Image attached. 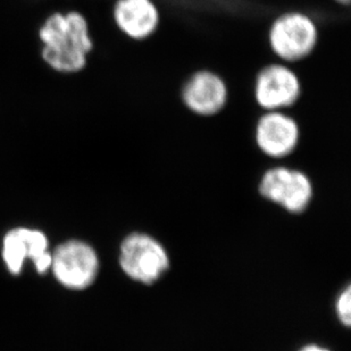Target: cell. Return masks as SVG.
Here are the masks:
<instances>
[{
	"instance_id": "obj_1",
	"label": "cell",
	"mask_w": 351,
	"mask_h": 351,
	"mask_svg": "<svg viewBox=\"0 0 351 351\" xmlns=\"http://www.w3.org/2000/svg\"><path fill=\"white\" fill-rule=\"evenodd\" d=\"M43 57L53 70L73 73L86 67L93 48L86 17L77 12L55 14L40 30Z\"/></svg>"
},
{
	"instance_id": "obj_2",
	"label": "cell",
	"mask_w": 351,
	"mask_h": 351,
	"mask_svg": "<svg viewBox=\"0 0 351 351\" xmlns=\"http://www.w3.org/2000/svg\"><path fill=\"white\" fill-rule=\"evenodd\" d=\"M321 29L314 17L302 10H287L275 16L267 29V45L275 60L297 65L317 49Z\"/></svg>"
},
{
	"instance_id": "obj_3",
	"label": "cell",
	"mask_w": 351,
	"mask_h": 351,
	"mask_svg": "<svg viewBox=\"0 0 351 351\" xmlns=\"http://www.w3.org/2000/svg\"><path fill=\"white\" fill-rule=\"evenodd\" d=\"M302 81L293 65L273 60L256 73L252 82V98L262 112L289 110L299 103Z\"/></svg>"
},
{
	"instance_id": "obj_4",
	"label": "cell",
	"mask_w": 351,
	"mask_h": 351,
	"mask_svg": "<svg viewBox=\"0 0 351 351\" xmlns=\"http://www.w3.org/2000/svg\"><path fill=\"white\" fill-rule=\"evenodd\" d=\"M180 99L195 117L213 119L222 113L229 104V83L212 69H199L184 80L180 89Z\"/></svg>"
},
{
	"instance_id": "obj_5",
	"label": "cell",
	"mask_w": 351,
	"mask_h": 351,
	"mask_svg": "<svg viewBox=\"0 0 351 351\" xmlns=\"http://www.w3.org/2000/svg\"><path fill=\"white\" fill-rule=\"evenodd\" d=\"M119 265L134 281L153 285L169 269V258L156 239L145 233H132L121 245Z\"/></svg>"
},
{
	"instance_id": "obj_6",
	"label": "cell",
	"mask_w": 351,
	"mask_h": 351,
	"mask_svg": "<svg viewBox=\"0 0 351 351\" xmlns=\"http://www.w3.org/2000/svg\"><path fill=\"white\" fill-rule=\"evenodd\" d=\"M302 128L288 110L262 112L254 124V139L261 153L273 159L290 156L298 147Z\"/></svg>"
},
{
	"instance_id": "obj_7",
	"label": "cell",
	"mask_w": 351,
	"mask_h": 351,
	"mask_svg": "<svg viewBox=\"0 0 351 351\" xmlns=\"http://www.w3.org/2000/svg\"><path fill=\"white\" fill-rule=\"evenodd\" d=\"M259 191L263 197L293 214L304 212L313 197V186L308 176L287 166L267 169L263 174Z\"/></svg>"
},
{
	"instance_id": "obj_8",
	"label": "cell",
	"mask_w": 351,
	"mask_h": 351,
	"mask_svg": "<svg viewBox=\"0 0 351 351\" xmlns=\"http://www.w3.org/2000/svg\"><path fill=\"white\" fill-rule=\"evenodd\" d=\"M57 280L71 289H84L96 278L99 262L89 245L70 241L60 245L51 255V266Z\"/></svg>"
},
{
	"instance_id": "obj_9",
	"label": "cell",
	"mask_w": 351,
	"mask_h": 351,
	"mask_svg": "<svg viewBox=\"0 0 351 351\" xmlns=\"http://www.w3.org/2000/svg\"><path fill=\"white\" fill-rule=\"evenodd\" d=\"M113 19L121 34L136 43L156 34L162 23V12L155 0H117Z\"/></svg>"
},
{
	"instance_id": "obj_10",
	"label": "cell",
	"mask_w": 351,
	"mask_h": 351,
	"mask_svg": "<svg viewBox=\"0 0 351 351\" xmlns=\"http://www.w3.org/2000/svg\"><path fill=\"white\" fill-rule=\"evenodd\" d=\"M43 233L29 229H15L7 233L3 240V256L7 267L14 274L20 273L24 261L30 258L39 273L46 272L51 266V255Z\"/></svg>"
},
{
	"instance_id": "obj_11",
	"label": "cell",
	"mask_w": 351,
	"mask_h": 351,
	"mask_svg": "<svg viewBox=\"0 0 351 351\" xmlns=\"http://www.w3.org/2000/svg\"><path fill=\"white\" fill-rule=\"evenodd\" d=\"M335 312L338 315L339 319L345 326H350L351 324V288L348 285L343 291L339 295L335 302Z\"/></svg>"
},
{
	"instance_id": "obj_12",
	"label": "cell",
	"mask_w": 351,
	"mask_h": 351,
	"mask_svg": "<svg viewBox=\"0 0 351 351\" xmlns=\"http://www.w3.org/2000/svg\"><path fill=\"white\" fill-rule=\"evenodd\" d=\"M299 351H330L328 349L323 348L317 345H307L305 347H302Z\"/></svg>"
},
{
	"instance_id": "obj_13",
	"label": "cell",
	"mask_w": 351,
	"mask_h": 351,
	"mask_svg": "<svg viewBox=\"0 0 351 351\" xmlns=\"http://www.w3.org/2000/svg\"><path fill=\"white\" fill-rule=\"evenodd\" d=\"M332 1L340 7H345V8L350 7L351 0H332Z\"/></svg>"
}]
</instances>
